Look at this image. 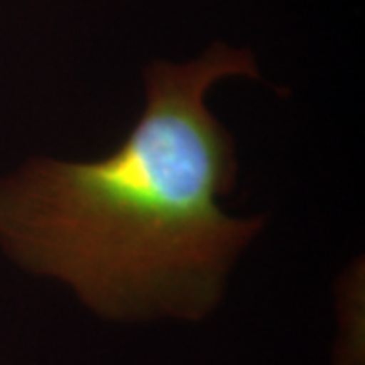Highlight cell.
Listing matches in <instances>:
<instances>
[{"label": "cell", "mask_w": 365, "mask_h": 365, "mask_svg": "<svg viewBox=\"0 0 365 365\" xmlns=\"http://www.w3.org/2000/svg\"><path fill=\"white\" fill-rule=\"evenodd\" d=\"M235 78L260 79L258 61L220 41L189 61H153L143 112L116 150L31 158L0 179V250L108 321L209 317L264 230V217L222 205L240 163L207 96Z\"/></svg>", "instance_id": "1"}]
</instances>
